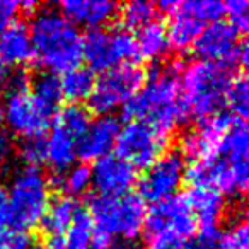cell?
I'll use <instances>...</instances> for the list:
<instances>
[{"label": "cell", "instance_id": "6da1fadb", "mask_svg": "<svg viewBox=\"0 0 249 249\" xmlns=\"http://www.w3.org/2000/svg\"><path fill=\"white\" fill-rule=\"evenodd\" d=\"M191 186H210L225 198H242L249 183V133L244 120H235L210 157L186 166Z\"/></svg>", "mask_w": 249, "mask_h": 249}, {"label": "cell", "instance_id": "7a4b0ae2", "mask_svg": "<svg viewBox=\"0 0 249 249\" xmlns=\"http://www.w3.org/2000/svg\"><path fill=\"white\" fill-rule=\"evenodd\" d=\"M124 109L133 120L143 121L169 137L188 120V111L181 99L179 69L154 67Z\"/></svg>", "mask_w": 249, "mask_h": 249}, {"label": "cell", "instance_id": "3957f363", "mask_svg": "<svg viewBox=\"0 0 249 249\" xmlns=\"http://www.w3.org/2000/svg\"><path fill=\"white\" fill-rule=\"evenodd\" d=\"M28 29L35 58L46 72L65 73L80 65L84 36L58 9L38 7Z\"/></svg>", "mask_w": 249, "mask_h": 249}, {"label": "cell", "instance_id": "277c9868", "mask_svg": "<svg viewBox=\"0 0 249 249\" xmlns=\"http://www.w3.org/2000/svg\"><path fill=\"white\" fill-rule=\"evenodd\" d=\"M231 80V69L217 63L195 60L184 65L179 70V89L188 116L203 120L222 111Z\"/></svg>", "mask_w": 249, "mask_h": 249}, {"label": "cell", "instance_id": "5b68a950", "mask_svg": "<svg viewBox=\"0 0 249 249\" xmlns=\"http://www.w3.org/2000/svg\"><path fill=\"white\" fill-rule=\"evenodd\" d=\"M7 196L11 207V224L29 231L39 225L52 201V184L39 167L21 166L12 173Z\"/></svg>", "mask_w": 249, "mask_h": 249}, {"label": "cell", "instance_id": "8992f818", "mask_svg": "<svg viewBox=\"0 0 249 249\" xmlns=\"http://www.w3.org/2000/svg\"><path fill=\"white\" fill-rule=\"evenodd\" d=\"M90 220L94 232L111 241L137 239L145 229L147 205L139 195L94 196L90 200Z\"/></svg>", "mask_w": 249, "mask_h": 249}, {"label": "cell", "instance_id": "52a82bcc", "mask_svg": "<svg viewBox=\"0 0 249 249\" xmlns=\"http://www.w3.org/2000/svg\"><path fill=\"white\" fill-rule=\"evenodd\" d=\"M145 80V72L137 63H124L101 73L89 97V106L97 116H113L132 101Z\"/></svg>", "mask_w": 249, "mask_h": 249}, {"label": "cell", "instance_id": "ba28073f", "mask_svg": "<svg viewBox=\"0 0 249 249\" xmlns=\"http://www.w3.org/2000/svg\"><path fill=\"white\" fill-rule=\"evenodd\" d=\"M137 56L135 38L124 29H92L82 38V60L90 72H107Z\"/></svg>", "mask_w": 249, "mask_h": 249}, {"label": "cell", "instance_id": "9c48e42d", "mask_svg": "<svg viewBox=\"0 0 249 249\" xmlns=\"http://www.w3.org/2000/svg\"><path fill=\"white\" fill-rule=\"evenodd\" d=\"M193 52L198 60L227 69H244L248 65V43L242 41L241 35L222 19L203 26L193 45Z\"/></svg>", "mask_w": 249, "mask_h": 249}, {"label": "cell", "instance_id": "30bf717a", "mask_svg": "<svg viewBox=\"0 0 249 249\" xmlns=\"http://www.w3.org/2000/svg\"><path fill=\"white\" fill-rule=\"evenodd\" d=\"M169 137L160 133L150 124L132 120L121 126L116 139V156L135 169H147L167 149Z\"/></svg>", "mask_w": 249, "mask_h": 249}, {"label": "cell", "instance_id": "8fae6325", "mask_svg": "<svg viewBox=\"0 0 249 249\" xmlns=\"http://www.w3.org/2000/svg\"><path fill=\"white\" fill-rule=\"evenodd\" d=\"M186 179V162L183 156L176 150L164 152L154 164H150L145 173L137 179L139 196L143 201L160 203L173 198L181 190Z\"/></svg>", "mask_w": 249, "mask_h": 249}, {"label": "cell", "instance_id": "7c38bea8", "mask_svg": "<svg viewBox=\"0 0 249 249\" xmlns=\"http://www.w3.org/2000/svg\"><path fill=\"white\" fill-rule=\"evenodd\" d=\"M4 106V123L16 137L36 139L48 132L55 111L43 106L35 99L31 90L24 92H11L5 97Z\"/></svg>", "mask_w": 249, "mask_h": 249}, {"label": "cell", "instance_id": "4fadbf2b", "mask_svg": "<svg viewBox=\"0 0 249 249\" xmlns=\"http://www.w3.org/2000/svg\"><path fill=\"white\" fill-rule=\"evenodd\" d=\"M196 227L186 196L181 195L167 198L147 210L145 229L149 237H173L184 242L193 237Z\"/></svg>", "mask_w": 249, "mask_h": 249}, {"label": "cell", "instance_id": "5bb4252c", "mask_svg": "<svg viewBox=\"0 0 249 249\" xmlns=\"http://www.w3.org/2000/svg\"><path fill=\"white\" fill-rule=\"evenodd\" d=\"M235 120L237 118L229 114L227 111H218L212 116L200 120V123L193 130L181 137L179 154L183 159H188L191 164L210 157L220 145L222 139L231 130Z\"/></svg>", "mask_w": 249, "mask_h": 249}, {"label": "cell", "instance_id": "9a60e30c", "mask_svg": "<svg viewBox=\"0 0 249 249\" xmlns=\"http://www.w3.org/2000/svg\"><path fill=\"white\" fill-rule=\"evenodd\" d=\"M137 169L116 154L96 160L90 167V181L97 196H123L137 183Z\"/></svg>", "mask_w": 249, "mask_h": 249}, {"label": "cell", "instance_id": "2e32d148", "mask_svg": "<svg viewBox=\"0 0 249 249\" xmlns=\"http://www.w3.org/2000/svg\"><path fill=\"white\" fill-rule=\"evenodd\" d=\"M186 200L196 225L201 227L200 234L217 241L227 213V198L210 186H191Z\"/></svg>", "mask_w": 249, "mask_h": 249}, {"label": "cell", "instance_id": "e0dca14e", "mask_svg": "<svg viewBox=\"0 0 249 249\" xmlns=\"http://www.w3.org/2000/svg\"><path fill=\"white\" fill-rule=\"evenodd\" d=\"M120 128L121 124L116 116H97L94 121H90L89 128L79 140L77 157H80L86 164L89 160L96 162L113 154Z\"/></svg>", "mask_w": 249, "mask_h": 249}, {"label": "cell", "instance_id": "ac0fdd59", "mask_svg": "<svg viewBox=\"0 0 249 249\" xmlns=\"http://www.w3.org/2000/svg\"><path fill=\"white\" fill-rule=\"evenodd\" d=\"M58 11L75 28L92 31L109 24L118 16L120 5L111 0H67L60 4Z\"/></svg>", "mask_w": 249, "mask_h": 249}, {"label": "cell", "instance_id": "d6986e66", "mask_svg": "<svg viewBox=\"0 0 249 249\" xmlns=\"http://www.w3.org/2000/svg\"><path fill=\"white\" fill-rule=\"evenodd\" d=\"M157 9L171 16V22L166 28L171 48L176 52H186L193 48L203 24L183 7V2H160Z\"/></svg>", "mask_w": 249, "mask_h": 249}, {"label": "cell", "instance_id": "ffe728a7", "mask_svg": "<svg viewBox=\"0 0 249 249\" xmlns=\"http://www.w3.org/2000/svg\"><path fill=\"white\" fill-rule=\"evenodd\" d=\"M35 60L28 26L14 22L0 29V62L5 67H24Z\"/></svg>", "mask_w": 249, "mask_h": 249}, {"label": "cell", "instance_id": "44dd1931", "mask_svg": "<svg viewBox=\"0 0 249 249\" xmlns=\"http://www.w3.org/2000/svg\"><path fill=\"white\" fill-rule=\"evenodd\" d=\"M77 145L79 142L73 137L53 124V128L45 139V162L58 174L63 173L75 164Z\"/></svg>", "mask_w": 249, "mask_h": 249}, {"label": "cell", "instance_id": "7402d4cb", "mask_svg": "<svg viewBox=\"0 0 249 249\" xmlns=\"http://www.w3.org/2000/svg\"><path fill=\"white\" fill-rule=\"evenodd\" d=\"M80 205L77 203L75 198L70 196H58L53 201H50L48 210H46L43 220L39 222L43 232L53 239H58L60 235L65 234V231L70 227L75 215L79 213Z\"/></svg>", "mask_w": 249, "mask_h": 249}, {"label": "cell", "instance_id": "603a6c76", "mask_svg": "<svg viewBox=\"0 0 249 249\" xmlns=\"http://www.w3.org/2000/svg\"><path fill=\"white\" fill-rule=\"evenodd\" d=\"M137 56L149 62H157L164 58L169 52V39H167L166 26L159 21H154L150 24L143 26L137 31L135 36Z\"/></svg>", "mask_w": 249, "mask_h": 249}, {"label": "cell", "instance_id": "cb8c5ba5", "mask_svg": "<svg viewBox=\"0 0 249 249\" xmlns=\"http://www.w3.org/2000/svg\"><path fill=\"white\" fill-rule=\"evenodd\" d=\"M96 84L94 72H90L87 67H75L60 77V87H62L63 99H69L72 104H79L82 101L89 99L90 92Z\"/></svg>", "mask_w": 249, "mask_h": 249}, {"label": "cell", "instance_id": "d4e9b609", "mask_svg": "<svg viewBox=\"0 0 249 249\" xmlns=\"http://www.w3.org/2000/svg\"><path fill=\"white\" fill-rule=\"evenodd\" d=\"M92 241L94 225L90 215L87 210L80 208L70 227L63 234L60 241V249H92Z\"/></svg>", "mask_w": 249, "mask_h": 249}, {"label": "cell", "instance_id": "484cf974", "mask_svg": "<svg viewBox=\"0 0 249 249\" xmlns=\"http://www.w3.org/2000/svg\"><path fill=\"white\" fill-rule=\"evenodd\" d=\"M31 94L35 96L36 101L43 104L45 107L52 111H56L58 104L62 103V87H60V77L58 73L52 72H41L31 79V87H29Z\"/></svg>", "mask_w": 249, "mask_h": 249}, {"label": "cell", "instance_id": "4316f807", "mask_svg": "<svg viewBox=\"0 0 249 249\" xmlns=\"http://www.w3.org/2000/svg\"><path fill=\"white\" fill-rule=\"evenodd\" d=\"M157 14L159 9L154 5L152 2H143V0H133L120 7L118 16L121 18V22L124 26V31H139L143 26L150 24V22L157 21Z\"/></svg>", "mask_w": 249, "mask_h": 249}, {"label": "cell", "instance_id": "83f0119b", "mask_svg": "<svg viewBox=\"0 0 249 249\" xmlns=\"http://www.w3.org/2000/svg\"><path fill=\"white\" fill-rule=\"evenodd\" d=\"M90 121L92 120H90V114L86 107H82L80 104H69L56 114L53 124H56L58 128H62L63 132H67L79 142L86 133V130L89 128Z\"/></svg>", "mask_w": 249, "mask_h": 249}, {"label": "cell", "instance_id": "f1b7e54d", "mask_svg": "<svg viewBox=\"0 0 249 249\" xmlns=\"http://www.w3.org/2000/svg\"><path fill=\"white\" fill-rule=\"evenodd\" d=\"M56 184L60 186V190L65 193V196L75 198L80 195L87 193L89 188L92 186L90 181V167L87 164H73L67 171L60 173Z\"/></svg>", "mask_w": 249, "mask_h": 249}, {"label": "cell", "instance_id": "f546056e", "mask_svg": "<svg viewBox=\"0 0 249 249\" xmlns=\"http://www.w3.org/2000/svg\"><path fill=\"white\" fill-rule=\"evenodd\" d=\"M225 104L229 107V114L246 121L249 111V84L244 75L232 77L225 94Z\"/></svg>", "mask_w": 249, "mask_h": 249}, {"label": "cell", "instance_id": "4dcf8cb0", "mask_svg": "<svg viewBox=\"0 0 249 249\" xmlns=\"http://www.w3.org/2000/svg\"><path fill=\"white\" fill-rule=\"evenodd\" d=\"M220 249H248L249 248V227L246 217H237L229 225L220 229L217 237Z\"/></svg>", "mask_w": 249, "mask_h": 249}, {"label": "cell", "instance_id": "1f68e13d", "mask_svg": "<svg viewBox=\"0 0 249 249\" xmlns=\"http://www.w3.org/2000/svg\"><path fill=\"white\" fill-rule=\"evenodd\" d=\"M183 7L203 26L220 21L224 16V4L217 0H198V2L188 0V2H183Z\"/></svg>", "mask_w": 249, "mask_h": 249}, {"label": "cell", "instance_id": "d6a6232c", "mask_svg": "<svg viewBox=\"0 0 249 249\" xmlns=\"http://www.w3.org/2000/svg\"><path fill=\"white\" fill-rule=\"evenodd\" d=\"M18 152L24 166L39 167V164L45 162V139L36 137V139L22 140Z\"/></svg>", "mask_w": 249, "mask_h": 249}, {"label": "cell", "instance_id": "836d02e7", "mask_svg": "<svg viewBox=\"0 0 249 249\" xmlns=\"http://www.w3.org/2000/svg\"><path fill=\"white\" fill-rule=\"evenodd\" d=\"M224 14L229 18V24L241 35L249 28V4L246 0H231L224 4Z\"/></svg>", "mask_w": 249, "mask_h": 249}, {"label": "cell", "instance_id": "e575fe53", "mask_svg": "<svg viewBox=\"0 0 249 249\" xmlns=\"http://www.w3.org/2000/svg\"><path fill=\"white\" fill-rule=\"evenodd\" d=\"M35 237L29 231L22 229H5L0 232V249H33Z\"/></svg>", "mask_w": 249, "mask_h": 249}, {"label": "cell", "instance_id": "d590c367", "mask_svg": "<svg viewBox=\"0 0 249 249\" xmlns=\"http://www.w3.org/2000/svg\"><path fill=\"white\" fill-rule=\"evenodd\" d=\"M21 14V2L14 0H0V29L18 22V16Z\"/></svg>", "mask_w": 249, "mask_h": 249}, {"label": "cell", "instance_id": "8d00e7d4", "mask_svg": "<svg viewBox=\"0 0 249 249\" xmlns=\"http://www.w3.org/2000/svg\"><path fill=\"white\" fill-rule=\"evenodd\" d=\"M9 224H11V207H9L7 188L0 183V232L9 229Z\"/></svg>", "mask_w": 249, "mask_h": 249}, {"label": "cell", "instance_id": "74e56055", "mask_svg": "<svg viewBox=\"0 0 249 249\" xmlns=\"http://www.w3.org/2000/svg\"><path fill=\"white\" fill-rule=\"evenodd\" d=\"M14 152H16V147H14L12 137L9 135L7 132H2V130H0V166L7 164Z\"/></svg>", "mask_w": 249, "mask_h": 249}, {"label": "cell", "instance_id": "f35d334b", "mask_svg": "<svg viewBox=\"0 0 249 249\" xmlns=\"http://www.w3.org/2000/svg\"><path fill=\"white\" fill-rule=\"evenodd\" d=\"M184 242L173 237H150L147 249H183Z\"/></svg>", "mask_w": 249, "mask_h": 249}, {"label": "cell", "instance_id": "ab89813d", "mask_svg": "<svg viewBox=\"0 0 249 249\" xmlns=\"http://www.w3.org/2000/svg\"><path fill=\"white\" fill-rule=\"evenodd\" d=\"M183 249H215V241L200 234L198 237H191L183 246Z\"/></svg>", "mask_w": 249, "mask_h": 249}, {"label": "cell", "instance_id": "60d3db41", "mask_svg": "<svg viewBox=\"0 0 249 249\" xmlns=\"http://www.w3.org/2000/svg\"><path fill=\"white\" fill-rule=\"evenodd\" d=\"M109 249H143L137 239H114L109 244Z\"/></svg>", "mask_w": 249, "mask_h": 249}, {"label": "cell", "instance_id": "b9f144b4", "mask_svg": "<svg viewBox=\"0 0 249 249\" xmlns=\"http://www.w3.org/2000/svg\"><path fill=\"white\" fill-rule=\"evenodd\" d=\"M7 77H9V70H7V67H5L4 63L0 62V92L4 90L5 82H7Z\"/></svg>", "mask_w": 249, "mask_h": 249}, {"label": "cell", "instance_id": "7bdbcfd3", "mask_svg": "<svg viewBox=\"0 0 249 249\" xmlns=\"http://www.w3.org/2000/svg\"><path fill=\"white\" fill-rule=\"evenodd\" d=\"M33 249H60V242H58V241H52L50 244H46V246H38V248H33Z\"/></svg>", "mask_w": 249, "mask_h": 249}, {"label": "cell", "instance_id": "ee69618b", "mask_svg": "<svg viewBox=\"0 0 249 249\" xmlns=\"http://www.w3.org/2000/svg\"><path fill=\"white\" fill-rule=\"evenodd\" d=\"M2 126H4V106L0 103V130H2Z\"/></svg>", "mask_w": 249, "mask_h": 249}]
</instances>
